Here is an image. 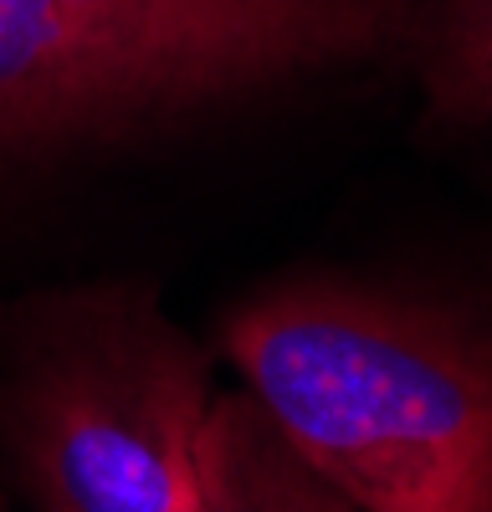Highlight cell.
I'll return each mask as SVG.
<instances>
[{
  "label": "cell",
  "instance_id": "obj_1",
  "mask_svg": "<svg viewBox=\"0 0 492 512\" xmlns=\"http://www.w3.org/2000/svg\"><path fill=\"white\" fill-rule=\"evenodd\" d=\"M0 482L47 512L344 507L257 395L139 282L36 292L0 313Z\"/></svg>",
  "mask_w": 492,
  "mask_h": 512
},
{
  "label": "cell",
  "instance_id": "obj_2",
  "mask_svg": "<svg viewBox=\"0 0 492 512\" xmlns=\"http://www.w3.org/2000/svg\"><path fill=\"white\" fill-rule=\"evenodd\" d=\"M221 354L344 507L492 512V333L467 318L282 282L226 313Z\"/></svg>",
  "mask_w": 492,
  "mask_h": 512
},
{
  "label": "cell",
  "instance_id": "obj_3",
  "mask_svg": "<svg viewBox=\"0 0 492 512\" xmlns=\"http://www.w3.org/2000/svg\"><path fill=\"white\" fill-rule=\"evenodd\" d=\"M421 0H0V164L241 108L410 47Z\"/></svg>",
  "mask_w": 492,
  "mask_h": 512
},
{
  "label": "cell",
  "instance_id": "obj_4",
  "mask_svg": "<svg viewBox=\"0 0 492 512\" xmlns=\"http://www.w3.org/2000/svg\"><path fill=\"white\" fill-rule=\"evenodd\" d=\"M431 118L492 123V0H421L410 31Z\"/></svg>",
  "mask_w": 492,
  "mask_h": 512
}]
</instances>
